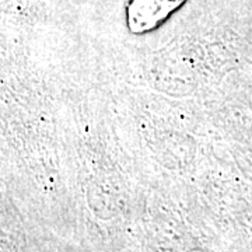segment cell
Instances as JSON below:
<instances>
[{
  "instance_id": "obj_1",
  "label": "cell",
  "mask_w": 252,
  "mask_h": 252,
  "mask_svg": "<svg viewBox=\"0 0 252 252\" xmlns=\"http://www.w3.org/2000/svg\"><path fill=\"white\" fill-rule=\"evenodd\" d=\"M184 0H132L126 10L127 28L142 34L154 28L177 9Z\"/></svg>"
}]
</instances>
